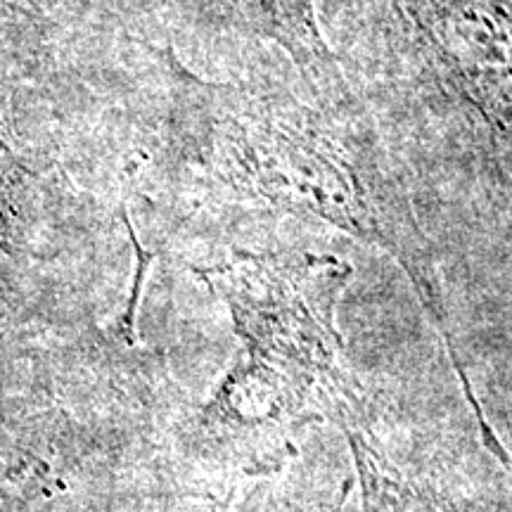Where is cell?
Masks as SVG:
<instances>
[{
  "mask_svg": "<svg viewBox=\"0 0 512 512\" xmlns=\"http://www.w3.org/2000/svg\"><path fill=\"white\" fill-rule=\"evenodd\" d=\"M15 304V280L10 278L8 271H0V320Z\"/></svg>",
  "mask_w": 512,
  "mask_h": 512,
  "instance_id": "cell-8",
  "label": "cell"
},
{
  "mask_svg": "<svg viewBox=\"0 0 512 512\" xmlns=\"http://www.w3.org/2000/svg\"><path fill=\"white\" fill-rule=\"evenodd\" d=\"M204 24L261 38L292 62L316 100L354 98L318 17V0H188Z\"/></svg>",
  "mask_w": 512,
  "mask_h": 512,
  "instance_id": "cell-5",
  "label": "cell"
},
{
  "mask_svg": "<svg viewBox=\"0 0 512 512\" xmlns=\"http://www.w3.org/2000/svg\"><path fill=\"white\" fill-rule=\"evenodd\" d=\"M162 164L171 178L235 202L283 209L387 252L444 337L484 439L494 437L448 330L432 242L403 171L361 100H316L264 83L207 81L171 48Z\"/></svg>",
  "mask_w": 512,
  "mask_h": 512,
  "instance_id": "cell-1",
  "label": "cell"
},
{
  "mask_svg": "<svg viewBox=\"0 0 512 512\" xmlns=\"http://www.w3.org/2000/svg\"><path fill=\"white\" fill-rule=\"evenodd\" d=\"M67 171L48 91L0 83V254L43 256L67 202Z\"/></svg>",
  "mask_w": 512,
  "mask_h": 512,
  "instance_id": "cell-4",
  "label": "cell"
},
{
  "mask_svg": "<svg viewBox=\"0 0 512 512\" xmlns=\"http://www.w3.org/2000/svg\"><path fill=\"white\" fill-rule=\"evenodd\" d=\"M200 275L242 339V358L197 420L209 448L247 472H271L309 425L361 432L366 394L337 328L349 264L311 252L235 254Z\"/></svg>",
  "mask_w": 512,
  "mask_h": 512,
  "instance_id": "cell-2",
  "label": "cell"
},
{
  "mask_svg": "<svg viewBox=\"0 0 512 512\" xmlns=\"http://www.w3.org/2000/svg\"><path fill=\"white\" fill-rule=\"evenodd\" d=\"M121 0H0V83L53 93L60 55Z\"/></svg>",
  "mask_w": 512,
  "mask_h": 512,
  "instance_id": "cell-6",
  "label": "cell"
},
{
  "mask_svg": "<svg viewBox=\"0 0 512 512\" xmlns=\"http://www.w3.org/2000/svg\"><path fill=\"white\" fill-rule=\"evenodd\" d=\"M349 441L354 448L366 512H439L430 498L377 456L361 432H351Z\"/></svg>",
  "mask_w": 512,
  "mask_h": 512,
  "instance_id": "cell-7",
  "label": "cell"
},
{
  "mask_svg": "<svg viewBox=\"0 0 512 512\" xmlns=\"http://www.w3.org/2000/svg\"><path fill=\"white\" fill-rule=\"evenodd\" d=\"M430 79L484 133L512 183V0H389Z\"/></svg>",
  "mask_w": 512,
  "mask_h": 512,
  "instance_id": "cell-3",
  "label": "cell"
}]
</instances>
